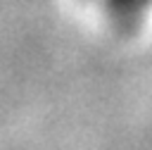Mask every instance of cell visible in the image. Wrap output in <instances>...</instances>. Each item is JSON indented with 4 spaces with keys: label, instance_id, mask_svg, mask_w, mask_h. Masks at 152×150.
<instances>
[{
    "label": "cell",
    "instance_id": "6da1fadb",
    "mask_svg": "<svg viewBox=\"0 0 152 150\" xmlns=\"http://www.w3.org/2000/svg\"><path fill=\"white\" fill-rule=\"evenodd\" d=\"M109 2V7H112V12H116V17L121 14V17H135V14H140L152 0H107Z\"/></svg>",
    "mask_w": 152,
    "mask_h": 150
}]
</instances>
